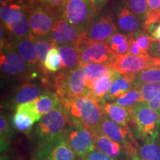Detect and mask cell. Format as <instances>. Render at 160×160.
<instances>
[{
    "mask_svg": "<svg viewBox=\"0 0 160 160\" xmlns=\"http://www.w3.org/2000/svg\"><path fill=\"white\" fill-rule=\"evenodd\" d=\"M125 2L130 10L143 22L149 10L147 0H126Z\"/></svg>",
    "mask_w": 160,
    "mask_h": 160,
    "instance_id": "obj_35",
    "label": "cell"
},
{
    "mask_svg": "<svg viewBox=\"0 0 160 160\" xmlns=\"http://www.w3.org/2000/svg\"><path fill=\"white\" fill-rule=\"evenodd\" d=\"M82 160H115L109 156H108L102 152L98 151L96 149L95 151H92L89 154H88L85 157H84Z\"/></svg>",
    "mask_w": 160,
    "mask_h": 160,
    "instance_id": "obj_39",
    "label": "cell"
},
{
    "mask_svg": "<svg viewBox=\"0 0 160 160\" xmlns=\"http://www.w3.org/2000/svg\"><path fill=\"white\" fill-rule=\"evenodd\" d=\"M36 111L42 117L53 111L59 105L60 101L56 93L46 91L37 99L33 100Z\"/></svg>",
    "mask_w": 160,
    "mask_h": 160,
    "instance_id": "obj_28",
    "label": "cell"
},
{
    "mask_svg": "<svg viewBox=\"0 0 160 160\" xmlns=\"http://www.w3.org/2000/svg\"><path fill=\"white\" fill-rule=\"evenodd\" d=\"M98 131L125 148L128 158L137 150V140L130 128L119 125L105 115Z\"/></svg>",
    "mask_w": 160,
    "mask_h": 160,
    "instance_id": "obj_10",
    "label": "cell"
},
{
    "mask_svg": "<svg viewBox=\"0 0 160 160\" xmlns=\"http://www.w3.org/2000/svg\"><path fill=\"white\" fill-rule=\"evenodd\" d=\"M130 38V34H124V33H116L115 34L111 36L107 42L108 44L109 47H118L124 44Z\"/></svg>",
    "mask_w": 160,
    "mask_h": 160,
    "instance_id": "obj_38",
    "label": "cell"
},
{
    "mask_svg": "<svg viewBox=\"0 0 160 160\" xmlns=\"http://www.w3.org/2000/svg\"><path fill=\"white\" fill-rule=\"evenodd\" d=\"M61 104L71 122L85 126L93 132L99 130L105 114L101 103L95 98L84 96L75 97Z\"/></svg>",
    "mask_w": 160,
    "mask_h": 160,
    "instance_id": "obj_1",
    "label": "cell"
},
{
    "mask_svg": "<svg viewBox=\"0 0 160 160\" xmlns=\"http://www.w3.org/2000/svg\"><path fill=\"white\" fill-rule=\"evenodd\" d=\"M45 91L42 86L36 83H24L12 93L8 102V107L16 110L20 105L37 99Z\"/></svg>",
    "mask_w": 160,
    "mask_h": 160,
    "instance_id": "obj_16",
    "label": "cell"
},
{
    "mask_svg": "<svg viewBox=\"0 0 160 160\" xmlns=\"http://www.w3.org/2000/svg\"><path fill=\"white\" fill-rule=\"evenodd\" d=\"M148 55L154 58H160V42L153 38V42L149 50Z\"/></svg>",
    "mask_w": 160,
    "mask_h": 160,
    "instance_id": "obj_40",
    "label": "cell"
},
{
    "mask_svg": "<svg viewBox=\"0 0 160 160\" xmlns=\"http://www.w3.org/2000/svg\"><path fill=\"white\" fill-rule=\"evenodd\" d=\"M29 38L33 42L36 47H37L38 53H39V69L40 71L42 72L43 75L45 76V71H44L43 68L44 63H45L48 52L53 48L55 47L54 44L52 42V41L48 37H35L33 34H31L29 36Z\"/></svg>",
    "mask_w": 160,
    "mask_h": 160,
    "instance_id": "obj_29",
    "label": "cell"
},
{
    "mask_svg": "<svg viewBox=\"0 0 160 160\" xmlns=\"http://www.w3.org/2000/svg\"><path fill=\"white\" fill-rule=\"evenodd\" d=\"M134 77L135 74H127L120 75L119 77H117L113 82V83L112 84L108 93L104 98L101 104L113 102L116 99H117L123 93L135 88Z\"/></svg>",
    "mask_w": 160,
    "mask_h": 160,
    "instance_id": "obj_21",
    "label": "cell"
},
{
    "mask_svg": "<svg viewBox=\"0 0 160 160\" xmlns=\"http://www.w3.org/2000/svg\"><path fill=\"white\" fill-rule=\"evenodd\" d=\"M128 54L131 55H134V56H140V55H144L142 53L141 50H140L139 47L138 46L137 42L134 39V37H133V39L131 41V47H130L129 51H128Z\"/></svg>",
    "mask_w": 160,
    "mask_h": 160,
    "instance_id": "obj_42",
    "label": "cell"
},
{
    "mask_svg": "<svg viewBox=\"0 0 160 160\" xmlns=\"http://www.w3.org/2000/svg\"><path fill=\"white\" fill-rule=\"evenodd\" d=\"M137 150L143 160H160L159 139H137Z\"/></svg>",
    "mask_w": 160,
    "mask_h": 160,
    "instance_id": "obj_27",
    "label": "cell"
},
{
    "mask_svg": "<svg viewBox=\"0 0 160 160\" xmlns=\"http://www.w3.org/2000/svg\"><path fill=\"white\" fill-rule=\"evenodd\" d=\"M78 160H82V159H78Z\"/></svg>",
    "mask_w": 160,
    "mask_h": 160,
    "instance_id": "obj_51",
    "label": "cell"
},
{
    "mask_svg": "<svg viewBox=\"0 0 160 160\" xmlns=\"http://www.w3.org/2000/svg\"><path fill=\"white\" fill-rule=\"evenodd\" d=\"M151 35L152 37H153V38H154L156 39H160V25L157 26L156 29L152 32Z\"/></svg>",
    "mask_w": 160,
    "mask_h": 160,
    "instance_id": "obj_46",
    "label": "cell"
},
{
    "mask_svg": "<svg viewBox=\"0 0 160 160\" xmlns=\"http://www.w3.org/2000/svg\"><path fill=\"white\" fill-rule=\"evenodd\" d=\"M91 1L93 3V5L97 7V8L98 10H100L105 5V3L107 2L108 0H91Z\"/></svg>",
    "mask_w": 160,
    "mask_h": 160,
    "instance_id": "obj_45",
    "label": "cell"
},
{
    "mask_svg": "<svg viewBox=\"0 0 160 160\" xmlns=\"http://www.w3.org/2000/svg\"><path fill=\"white\" fill-rule=\"evenodd\" d=\"M15 52L34 69L39 70V53L37 47L30 38L11 40L8 44Z\"/></svg>",
    "mask_w": 160,
    "mask_h": 160,
    "instance_id": "obj_19",
    "label": "cell"
},
{
    "mask_svg": "<svg viewBox=\"0 0 160 160\" xmlns=\"http://www.w3.org/2000/svg\"><path fill=\"white\" fill-rule=\"evenodd\" d=\"M145 104L148 107L158 113V111H159L160 108V93L153 100H151V101H150Z\"/></svg>",
    "mask_w": 160,
    "mask_h": 160,
    "instance_id": "obj_43",
    "label": "cell"
},
{
    "mask_svg": "<svg viewBox=\"0 0 160 160\" xmlns=\"http://www.w3.org/2000/svg\"><path fill=\"white\" fill-rule=\"evenodd\" d=\"M139 102H142V97L137 88H133L129 91L123 93L113 102V103L125 108H131Z\"/></svg>",
    "mask_w": 160,
    "mask_h": 160,
    "instance_id": "obj_33",
    "label": "cell"
},
{
    "mask_svg": "<svg viewBox=\"0 0 160 160\" xmlns=\"http://www.w3.org/2000/svg\"><path fill=\"white\" fill-rule=\"evenodd\" d=\"M117 28L111 15L106 14L96 19L85 33L92 40L106 42L111 36L117 33Z\"/></svg>",
    "mask_w": 160,
    "mask_h": 160,
    "instance_id": "obj_15",
    "label": "cell"
},
{
    "mask_svg": "<svg viewBox=\"0 0 160 160\" xmlns=\"http://www.w3.org/2000/svg\"><path fill=\"white\" fill-rule=\"evenodd\" d=\"M133 34L142 54H148L149 50L153 44V38L146 33V32L144 31H139Z\"/></svg>",
    "mask_w": 160,
    "mask_h": 160,
    "instance_id": "obj_36",
    "label": "cell"
},
{
    "mask_svg": "<svg viewBox=\"0 0 160 160\" xmlns=\"http://www.w3.org/2000/svg\"><path fill=\"white\" fill-rule=\"evenodd\" d=\"M93 133L97 150L105 153L115 160L128 159L127 151L122 145L106 137L99 131Z\"/></svg>",
    "mask_w": 160,
    "mask_h": 160,
    "instance_id": "obj_18",
    "label": "cell"
},
{
    "mask_svg": "<svg viewBox=\"0 0 160 160\" xmlns=\"http://www.w3.org/2000/svg\"><path fill=\"white\" fill-rule=\"evenodd\" d=\"M29 10L19 21L5 25H1L5 28L8 34L9 42L13 39H22L28 38L31 34L29 22Z\"/></svg>",
    "mask_w": 160,
    "mask_h": 160,
    "instance_id": "obj_25",
    "label": "cell"
},
{
    "mask_svg": "<svg viewBox=\"0 0 160 160\" xmlns=\"http://www.w3.org/2000/svg\"><path fill=\"white\" fill-rule=\"evenodd\" d=\"M137 140L159 139L160 116L145 103L139 102L129 108Z\"/></svg>",
    "mask_w": 160,
    "mask_h": 160,
    "instance_id": "obj_2",
    "label": "cell"
},
{
    "mask_svg": "<svg viewBox=\"0 0 160 160\" xmlns=\"http://www.w3.org/2000/svg\"><path fill=\"white\" fill-rule=\"evenodd\" d=\"M69 122L68 117L61 103L53 111L42 116L34 128L39 147L62 135Z\"/></svg>",
    "mask_w": 160,
    "mask_h": 160,
    "instance_id": "obj_3",
    "label": "cell"
},
{
    "mask_svg": "<svg viewBox=\"0 0 160 160\" xmlns=\"http://www.w3.org/2000/svg\"><path fill=\"white\" fill-rule=\"evenodd\" d=\"M81 67L83 71L86 85L89 91L92 84L99 78L111 75L116 72L108 64L91 63L82 65Z\"/></svg>",
    "mask_w": 160,
    "mask_h": 160,
    "instance_id": "obj_24",
    "label": "cell"
},
{
    "mask_svg": "<svg viewBox=\"0 0 160 160\" xmlns=\"http://www.w3.org/2000/svg\"><path fill=\"white\" fill-rule=\"evenodd\" d=\"M158 113H159V115L160 116V108H159V111H158Z\"/></svg>",
    "mask_w": 160,
    "mask_h": 160,
    "instance_id": "obj_50",
    "label": "cell"
},
{
    "mask_svg": "<svg viewBox=\"0 0 160 160\" xmlns=\"http://www.w3.org/2000/svg\"><path fill=\"white\" fill-rule=\"evenodd\" d=\"M142 97V102L147 103L160 93V83H145L137 86Z\"/></svg>",
    "mask_w": 160,
    "mask_h": 160,
    "instance_id": "obj_34",
    "label": "cell"
},
{
    "mask_svg": "<svg viewBox=\"0 0 160 160\" xmlns=\"http://www.w3.org/2000/svg\"><path fill=\"white\" fill-rule=\"evenodd\" d=\"M39 1L51 8L59 9L65 4L66 0H39Z\"/></svg>",
    "mask_w": 160,
    "mask_h": 160,
    "instance_id": "obj_41",
    "label": "cell"
},
{
    "mask_svg": "<svg viewBox=\"0 0 160 160\" xmlns=\"http://www.w3.org/2000/svg\"><path fill=\"white\" fill-rule=\"evenodd\" d=\"M57 48L62 58V68L59 72L68 73L79 67V57L75 43L59 46Z\"/></svg>",
    "mask_w": 160,
    "mask_h": 160,
    "instance_id": "obj_23",
    "label": "cell"
},
{
    "mask_svg": "<svg viewBox=\"0 0 160 160\" xmlns=\"http://www.w3.org/2000/svg\"><path fill=\"white\" fill-rule=\"evenodd\" d=\"M53 8L41 4H33L29 10V22L31 34L38 37H48L58 13Z\"/></svg>",
    "mask_w": 160,
    "mask_h": 160,
    "instance_id": "obj_9",
    "label": "cell"
},
{
    "mask_svg": "<svg viewBox=\"0 0 160 160\" xmlns=\"http://www.w3.org/2000/svg\"><path fill=\"white\" fill-rule=\"evenodd\" d=\"M105 114L119 125L129 128L132 123V117L129 108L122 107L113 102L101 104Z\"/></svg>",
    "mask_w": 160,
    "mask_h": 160,
    "instance_id": "obj_22",
    "label": "cell"
},
{
    "mask_svg": "<svg viewBox=\"0 0 160 160\" xmlns=\"http://www.w3.org/2000/svg\"><path fill=\"white\" fill-rule=\"evenodd\" d=\"M128 160H143V159L139 155L137 150H136V151L132 153V155L128 158Z\"/></svg>",
    "mask_w": 160,
    "mask_h": 160,
    "instance_id": "obj_47",
    "label": "cell"
},
{
    "mask_svg": "<svg viewBox=\"0 0 160 160\" xmlns=\"http://www.w3.org/2000/svg\"><path fill=\"white\" fill-rule=\"evenodd\" d=\"M53 84L61 103L75 97L90 96L81 66L68 73L59 72L54 77Z\"/></svg>",
    "mask_w": 160,
    "mask_h": 160,
    "instance_id": "obj_4",
    "label": "cell"
},
{
    "mask_svg": "<svg viewBox=\"0 0 160 160\" xmlns=\"http://www.w3.org/2000/svg\"><path fill=\"white\" fill-rule=\"evenodd\" d=\"M150 9H160V0H147Z\"/></svg>",
    "mask_w": 160,
    "mask_h": 160,
    "instance_id": "obj_44",
    "label": "cell"
},
{
    "mask_svg": "<svg viewBox=\"0 0 160 160\" xmlns=\"http://www.w3.org/2000/svg\"><path fill=\"white\" fill-rule=\"evenodd\" d=\"M64 139L79 159L95 151L94 133L85 126L70 122L62 133Z\"/></svg>",
    "mask_w": 160,
    "mask_h": 160,
    "instance_id": "obj_7",
    "label": "cell"
},
{
    "mask_svg": "<svg viewBox=\"0 0 160 160\" xmlns=\"http://www.w3.org/2000/svg\"><path fill=\"white\" fill-rule=\"evenodd\" d=\"M152 61L153 57L148 54L134 56L128 53L113 57L108 65L120 75H131L151 68Z\"/></svg>",
    "mask_w": 160,
    "mask_h": 160,
    "instance_id": "obj_11",
    "label": "cell"
},
{
    "mask_svg": "<svg viewBox=\"0 0 160 160\" xmlns=\"http://www.w3.org/2000/svg\"><path fill=\"white\" fill-rule=\"evenodd\" d=\"M33 5V4H32L31 2H28V0H22L1 5V25H5L19 21Z\"/></svg>",
    "mask_w": 160,
    "mask_h": 160,
    "instance_id": "obj_20",
    "label": "cell"
},
{
    "mask_svg": "<svg viewBox=\"0 0 160 160\" xmlns=\"http://www.w3.org/2000/svg\"><path fill=\"white\" fill-rule=\"evenodd\" d=\"M34 160H77V157L72 151L63 136L56 138L45 144L34 153Z\"/></svg>",
    "mask_w": 160,
    "mask_h": 160,
    "instance_id": "obj_12",
    "label": "cell"
},
{
    "mask_svg": "<svg viewBox=\"0 0 160 160\" xmlns=\"http://www.w3.org/2000/svg\"><path fill=\"white\" fill-rule=\"evenodd\" d=\"M18 1H22V0H0V3H1V5H7V4L14 2H18Z\"/></svg>",
    "mask_w": 160,
    "mask_h": 160,
    "instance_id": "obj_49",
    "label": "cell"
},
{
    "mask_svg": "<svg viewBox=\"0 0 160 160\" xmlns=\"http://www.w3.org/2000/svg\"><path fill=\"white\" fill-rule=\"evenodd\" d=\"M145 83H160V69L153 67L148 68L135 74V87Z\"/></svg>",
    "mask_w": 160,
    "mask_h": 160,
    "instance_id": "obj_32",
    "label": "cell"
},
{
    "mask_svg": "<svg viewBox=\"0 0 160 160\" xmlns=\"http://www.w3.org/2000/svg\"><path fill=\"white\" fill-rule=\"evenodd\" d=\"M12 124L16 131L29 134L33 126L41 119L42 116L36 111L33 101L20 105L16 108Z\"/></svg>",
    "mask_w": 160,
    "mask_h": 160,
    "instance_id": "obj_14",
    "label": "cell"
},
{
    "mask_svg": "<svg viewBox=\"0 0 160 160\" xmlns=\"http://www.w3.org/2000/svg\"><path fill=\"white\" fill-rule=\"evenodd\" d=\"M0 66L2 75L8 79H27L35 75V69L8 44L1 48Z\"/></svg>",
    "mask_w": 160,
    "mask_h": 160,
    "instance_id": "obj_8",
    "label": "cell"
},
{
    "mask_svg": "<svg viewBox=\"0 0 160 160\" xmlns=\"http://www.w3.org/2000/svg\"><path fill=\"white\" fill-rule=\"evenodd\" d=\"M62 68V58L59 50L57 47L53 48L48 53L45 62L44 63L45 76L48 73H59Z\"/></svg>",
    "mask_w": 160,
    "mask_h": 160,
    "instance_id": "obj_31",
    "label": "cell"
},
{
    "mask_svg": "<svg viewBox=\"0 0 160 160\" xmlns=\"http://www.w3.org/2000/svg\"><path fill=\"white\" fill-rule=\"evenodd\" d=\"M81 33V31L64 19L59 9V13L48 38L54 44L55 47L58 48L68 44L75 43Z\"/></svg>",
    "mask_w": 160,
    "mask_h": 160,
    "instance_id": "obj_13",
    "label": "cell"
},
{
    "mask_svg": "<svg viewBox=\"0 0 160 160\" xmlns=\"http://www.w3.org/2000/svg\"><path fill=\"white\" fill-rule=\"evenodd\" d=\"M152 67L157 68L160 69V58L153 57V61H152Z\"/></svg>",
    "mask_w": 160,
    "mask_h": 160,
    "instance_id": "obj_48",
    "label": "cell"
},
{
    "mask_svg": "<svg viewBox=\"0 0 160 160\" xmlns=\"http://www.w3.org/2000/svg\"><path fill=\"white\" fill-rule=\"evenodd\" d=\"M133 39V33L130 34V38L125 43L118 47H109L110 51L114 57L116 56H122L128 53L130 47H131V41Z\"/></svg>",
    "mask_w": 160,
    "mask_h": 160,
    "instance_id": "obj_37",
    "label": "cell"
},
{
    "mask_svg": "<svg viewBox=\"0 0 160 160\" xmlns=\"http://www.w3.org/2000/svg\"><path fill=\"white\" fill-rule=\"evenodd\" d=\"M13 124L7 115L1 113L0 116V139H1V153L9 151V145L13 137Z\"/></svg>",
    "mask_w": 160,
    "mask_h": 160,
    "instance_id": "obj_30",
    "label": "cell"
},
{
    "mask_svg": "<svg viewBox=\"0 0 160 160\" xmlns=\"http://www.w3.org/2000/svg\"><path fill=\"white\" fill-rule=\"evenodd\" d=\"M119 76V73L116 71L111 75L99 78L92 84L90 88V96L95 98L101 103L107 93H108L112 84Z\"/></svg>",
    "mask_w": 160,
    "mask_h": 160,
    "instance_id": "obj_26",
    "label": "cell"
},
{
    "mask_svg": "<svg viewBox=\"0 0 160 160\" xmlns=\"http://www.w3.org/2000/svg\"><path fill=\"white\" fill-rule=\"evenodd\" d=\"M79 57L80 66L91 63L108 64L114 57L107 42H97L89 39L82 32L75 42Z\"/></svg>",
    "mask_w": 160,
    "mask_h": 160,
    "instance_id": "obj_6",
    "label": "cell"
},
{
    "mask_svg": "<svg viewBox=\"0 0 160 160\" xmlns=\"http://www.w3.org/2000/svg\"><path fill=\"white\" fill-rule=\"evenodd\" d=\"M117 27L124 33L132 34L141 31L142 22L132 12L125 0H123L117 8Z\"/></svg>",
    "mask_w": 160,
    "mask_h": 160,
    "instance_id": "obj_17",
    "label": "cell"
},
{
    "mask_svg": "<svg viewBox=\"0 0 160 160\" xmlns=\"http://www.w3.org/2000/svg\"><path fill=\"white\" fill-rule=\"evenodd\" d=\"M59 11L66 21L85 32L96 19L98 9L91 0H66Z\"/></svg>",
    "mask_w": 160,
    "mask_h": 160,
    "instance_id": "obj_5",
    "label": "cell"
}]
</instances>
